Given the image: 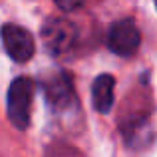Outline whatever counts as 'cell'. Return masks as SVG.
<instances>
[{"label":"cell","mask_w":157,"mask_h":157,"mask_svg":"<svg viewBox=\"0 0 157 157\" xmlns=\"http://www.w3.org/2000/svg\"><path fill=\"white\" fill-rule=\"evenodd\" d=\"M155 6H157V0H155Z\"/></svg>","instance_id":"cell-8"},{"label":"cell","mask_w":157,"mask_h":157,"mask_svg":"<svg viewBox=\"0 0 157 157\" xmlns=\"http://www.w3.org/2000/svg\"><path fill=\"white\" fill-rule=\"evenodd\" d=\"M113 88H115V80L109 74H101L94 80L92 86V104L94 109L100 113H107L113 105Z\"/></svg>","instance_id":"cell-6"},{"label":"cell","mask_w":157,"mask_h":157,"mask_svg":"<svg viewBox=\"0 0 157 157\" xmlns=\"http://www.w3.org/2000/svg\"><path fill=\"white\" fill-rule=\"evenodd\" d=\"M54 2H56V6L60 8V10H64V12H74V10H78V8L84 6L86 0H54Z\"/></svg>","instance_id":"cell-7"},{"label":"cell","mask_w":157,"mask_h":157,"mask_svg":"<svg viewBox=\"0 0 157 157\" xmlns=\"http://www.w3.org/2000/svg\"><path fill=\"white\" fill-rule=\"evenodd\" d=\"M76 26L66 18H50L42 26V42L52 56H62L76 42Z\"/></svg>","instance_id":"cell-2"},{"label":"cell","mask_w":157,"mask_h":157,"mask_svg":"<svg viewBox=\"0 0 157 157\" xmlns=\"http://www.w3.org/2000/svg\"><path fill=\"white\" fill-rule=\"evenodd\" d=\"M0 36H2L4 48H6L8 56L14 62H28L32 56H34V38L32 34L22 26H16V24H4L0 28Z\"/></svg>","instance_id":"cell-3"},{"label":"cell","mask_w":157,"mask_h":157,"mask_svg":"<svg viewBox=\"0 0 157 157\" xmlns=\"http://www.w3.org/2000/svg\"><path fill=\"white\" fill-rule=\"evenodd\" d=\"M139 42H141V36H139V30L133 20H119L109 28L107 46L117 56L121 58L133 56L139 48Z\"/></svg>","instance_id":"cell-4"},{"label":"cell","mask_w":157,"mask_h":157,"mask_svg":"<svg viewBox=\"0 0 157 157\" xmlns=\"http://www.w3.org/2000/svg\"><path fill=\"white\" fill-rule=\"evenodd\" d=\"M34 84L30 78L20 76L8 88V119L16 129H26L30 123V105Z\"/></svg>","instance_id":"cell-1"},{"label":"cell","mask_w":157,"mask_h":157,"mask_svg":"<svg viewBox=\"0 0 157 157\" xmlns=\"http://www.w3.org/2000/svg\"><path fill=\"white\" fill-rule=\"evenodd\" d=\"M46 98L56 111H66L70 105L76 104V96H74L72 80L66 74H58L50 82H46Z\"/></svg>","instance_id":"cell-5"}]
</instances>
